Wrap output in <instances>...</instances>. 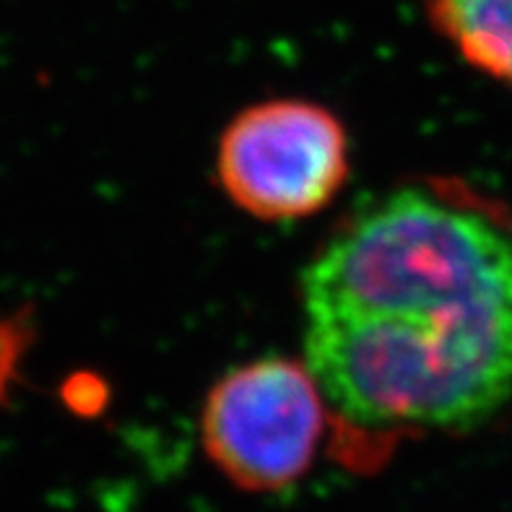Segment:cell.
<instances>
[{
    "label": "cell",
    "instance_id": "2",
    "mask_svg": "<svg viewBox=\"0 0 512 512\" xmlns=\"http://www.w3.org/2000/svg\"><path fill=\"white\" fill-rule=\"evenodd\" d=\"M331 414L305 359L260 357L208 390L201 414L206 455L234 487L281 492L315 461Z\"/></svg>",
    "mask_w": 512,
    "mask_h": 512
},
{
    "label": "cell",
    "instance_id": "1",
    "mask_svg": "<svg viewBox=\"0 0 512 512\" xmlns=\"http://www.w3.org/2000/svg\"><path fill=\"white\" fill-rule=\"evenodd\" d=\"M305 362L338 458L512 411V211L461 180H411L338 221L302 273Z\"/></svg>",
    "mask_w": 512,
    "mask_h": 512
},
{
    "label": "cell",
    "instance_id": "5",
    "mask_svg": "<svg viewBox=\"0 0 512 512\" xmlns=\"http://www.w3.org/2000/svg\"><path fill=\"white\" fill-rule=\"evenodd\" d=\"M29 341H32L29 315L24 312H16L8 318L0 315V406L8 401L11 385L19 380L21 359H24Z\"/></svg>",
    "mask_w": 512,
    "mask_h": 512
},
{
    "label": "cell",
    "instance_id": "3",
    "mask_svg": "<svg viewBox=\"0 0 512 512\" xmlns=\"http://www.w3.org/2000/svg\"><path fill=\"white\" fill-rule=\"evenodd\" d=\"M351 172L349 133L328 107L268 99L234 115L216 146V177L260 221H297L336 201Z\"/></svg>",
    "mask_w": 512,
    "mask_h": 512
},
{
    "label": "cell",
    "instance_id": "4",
    "mask_svg": "<svg viewBox=\"0 0 512 512\" xmlns=\"http://www.w3.org/2000/svg\"><path fill=\"white\" fill-rule=\"evenodd\" d=\"M424 6L468 65L512 89V0H424Z\"/></svg>",
    "mask_w": 512,
    "mask_h": 512
}]
</instances>
